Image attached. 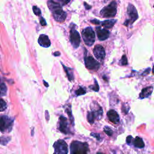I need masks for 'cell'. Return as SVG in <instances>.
<instances>
[{
    "label": "cell",
    "instance_id": "3",
    "mask_svg": "<svg viewBox=\"0 0 154 154\" xmlns=\"http://www.w3.org/2000/svg\"><path fill=\"white\" fill-rule=\"evenodd\" d=\"M82 37L85 44L88 46H91L95 42L96 35L93 28L90 26L85 28L82 31Z\"/></svg>",
    "mask_w": 154,
    "mask_h": 154
},
{
    "label": "cell",
    "instance_id": "13",
    "mask_svg": "<svg viewBox=\"0 0 154 154\" xmlns=\"http://www.w3.org/2000/svg\"><path fill=\"white\" fill-rule=\"evenodd\" d=\"M38 44L44 48H48L51 46V41L48 35L45 34H40L38 39Z\"/></svg>",
    "mask_w": 154,
    "mask_h": 154
},
{
    "label": "cell",
    "instance_id": "4",
    "mask_svg": "<svg viewBox=\"0 0 154 154\" xmlns=\"http://www.w3.org/2000/svg\"><path fill=\"white\" fill-rule=\"evenodd\" d=\"M117 13V3L116 1H112L107 6L103 7L100 12V16L104 18H111L116 16Z\"/></svg>",
    "mask_w": 154,
    "mask_h": 154
},
{
    "label": "cell",
    "instance_id": "36",
    "mask_svg": "<svg viewBox=\"0 0 154 154\" xmlns=\"http://www.w3.org/2000/svg\"><path fill=\"white\" fill-rule=\"evenodd\" d=\"M45 112H46V120H49V112L48 113V111H45Z\"/></svg>",
    "mask_w": 154,
    "mask_h": 154
},
{
    "label": "cell",
    "instance_id": "33",
    "mask_svg": "<svg viewBox=\"0 0 154 154\" xmlns=\"http://www.w3.org/2000/svg\"><path fill=\"white\" fill-rule=\"evenodd\" d=\"M150 68L147 69L142 73V75H147V74L150 72Z\"/></svg>",
    "mask_w": 154,
    "mask_h": 154
},
{
    "label": "cell",
    "instance_id": "18",
    "mask_svg": "<svg viewBox=\"0 0 154 154\" xmlns=\"http://www.w3.org/2000/svg\"><path fill=\"white\" fill-rule=\"evenodd\" d=\"M133 144L135 147L138 148H143L144 147V143L143 139L139 137H137L134 140Z\"/></svg>",
    "mask_w": 154,
    "mask_h": 154
},
{
    "label": "cell",
    "instance_id": "24",
    "mask_svg": "<svg viewBox=\"0 0 154 154\" xmlns=\"http://www.w3.org/2000/svg\"><path fill=\"white\" fill-rule=\"evenodd\" d=\"M75 93L77 96H81L85 94L86 93V91L82 87H79V88L76 91Z\"/></svg>",
    "mask_w": 154,
    "mask_h": 154
},
{
    "label": "cell",
    "instance_id": "12",
    "mask_svg": "<svg viewBox=\"0 0 154 154\" xmlns=\"http://www.w3.org/2000/svg\"><path fill=\"white\" fill-rule=\"evenodd\" d=\"M96 31L97 33V38L100 41H103L107 39L110 34V32L108 29L105 28H101L100 26L96 28Z\"/></svg>",
    "mask_w": 154,
    "mask_h": 154
},
{
    "label": "cell",
    "instance_id": "31",
    "mask_svg": "<svg viewBox=\"0 0 154 154\" xmlns=\"http://www.w3.org/2000/svg\"><path fill=\"white\" fill-rule=\"evenodd\" d=\"M91 136L94 137V138H96L97 140H100V137L99 135V134H94V133H91L90 134Z\"/></svg>",
    "mask_w": 154,
    "mask_h": 154
},
{
    "label": "cell",
    "instance_id": "29",
    "mask_svg": "<svg viewBox=\"0 0 154 154\" xmlns=\"http://www.w3.org/2000/svg\"><path fill=\"white\" fill-rule=\"evenodd\" d=\"M40 23L42 26H46V22L45 19L43 17H40Z\"/></svg>",
    "mask_w": 154,
    "mask_h": 154
},
{
    "label": "cell",
    "instance_id": "20",
    "mask_svg": "<svg viewBox=\"0 0 154 154\" xmlns=\"http://www.w3.org/2000/svg\"><path fill=\"white\" fill-rule=\"evenodd\" d=\"M11 140V138L10 137H5V136H1L0 137V143L2 145L5 146L9 141Z\"/></svg>",
    "mask_w": 154,
    "mask_h": 154
},
{
    "label": "cell",
    "instance_id": "11",
    "mask_svg": "<svg viewBox=\"0 0 154 154\" xmlns=\"http://www.w3.org/2000/svg\"><path fill=\"white\" fill-rule=\"evenodd\" d=\"M93 54L95 57L100 60L103 61L105 57V51L103 47L100 45H97L94 46L93 49Z\"/></svg>",
    "mask_w": 154,
    "mask_h": 154
},
{
    "label": "cell",
    "instance_id": "7",
    "mask_svg": "<svg viewBox=\"0 0 154 154\" xmlns=\"http://www.w3.org/2000/svg\"><path fill=\"white\" fill-rule=\"evenodd\" d=\"M54 148V154H67L68 148L67 143L63 140L56 141L53 144Z\"/></svg>",
    "mask_w": 154,
    "mask_h": 154
},
{
    "label": "cell",
    "instance_id": "14",
    "mask_svg": "<svg viewBox=\"0 0 154 154\" xmlns=\"http://www.w3.org/2000/svg\"><path fill=\"white\" fill-rule=\"evenodd\" d=\"M107 116L108 117V119L114 123H117L120 120L119 114L116 111L113 109H111L108 111Z\"/></svg>",
    "mask_w": 154,
    "mask_h": 154
},
{
    "label": "cell",
    "instance_id": "21",
    "mask_svg": "<svg viewBox=\"0 0 154 154\" xmlns=\"http://www.w3.org/2000/svg\"><path fill=\"white\" fill-rule=\"evenodd\" d=\"M69 107H67L66 109H65V111L66 112H67V114H68L69 116V117L71 121V123H73V116H72V111H71V108H70V106L69 105Z\"/></svg>",
    "mask_w": 154,
    "mask_h": 154
},
{
    "label": "cell",
    "instance_id": "16",
    "mask_svg": "<svg viewBox=\"0 0 154 154\" xmlns=\"http://www.w3.org/2000/svg\"><path fill=\"white\" fill-rule=\"evenodd\" d=\"M116 21L117 20L116 19H108L100 22V24H101V25L103 26L105 29H111L113 27Z\"/></svg>",
    "mask_w": 154,
    "mask_h": 154
},
{
    "label": "cell",
    "instance_id": "1",
    "mask_svg": "<svg viewBox=\"0 0 154 154\" xmlns=\"http://www.w3.org/2000/svg\"><path fill=\"white\" fill-rule=\"evenodd\" d=\"M47 4L55 20L59 23L64 22L66 19L67 14L63 10L61 5L53 0H48Z\"/></svg>",
    "mask_w": 154,
    "mask_h": 154
},
{
    "label": "cell",
    "instance_id": "6",
    "mask_svg": "<svg viewBox=\"0 0 154 154\" xmlns=\"http://www.w3.org/2000/svg\"><path fill=\"white\" fill-rule=\"evenodd\" d=\"M127 14L129 18L124 22L123 25L125 26H128L129 24H132L138 18V14L136 8L132 4H129L128 5Z\"/></svg>",
    "mask_w": 154,
    "mask_h": 154
},
{
    "label": "cell",
    "instance_id": "34",
    "mask_svg": "<svg viewBox=\"0 0 154 154\" xmlns=\"http://www.w3.org/2000/svg\"><path fill=\"white\" fill-rule=\"evenodd\" d=\"M84 7H85V9H87V10H89L91 8V7L90 5H89L88 4H87L86 2H84Z\"/></svg>",
    "mask_w": 154,
    "mask_h": 154
},
{
    "label": "cell",
    "instance_id": "37",
    "mask_svg": "<svg viewBox=\"0 0 154 154\" xmlns=\"http://www.w3.org/2000/svg\"><path fill=\"white\" fill-rule=\"evenodd\" d=\"M43 83L45 84V85L46 87H48V86H49V84H48V83H47L46 82H45L44 80H43Z\"/></svg>",
    "mask_w": 154,
    "mask_h": 154
},
{
    "label": "cell",
    "instance_id": "25",
    "mask_svg": "<svg viewBox=\"0 0 154 154\" xmlns=\"http://www.w3.org/2000/svg\"><path fill=\"white\" fill-rule=\"evenodd\" d=\"M103 131L105 132V133L109 137L112 136V131L111 128H109L108 126H105L103 129Z\"/></svg>",
    "mask_w": 154,
    "mask_h": 154
},
{
    "label": "cell",
    "instance_id": "5",
    "mask_svg": "<svg viewBox=\"0 0 154 154\" xmlns=\"http://www.w3.org/2000/svg\"><path fill=\"white\" fill-rule=\"evenodd\" d=\"M14 119L7 116H0V131L10 132L13 126Z\"/></svg>",
    "mask_w": 154,
    "mask_h": 154
},
{
    "label": "cell",
    "instance_id": "27",
    "mask_svg": "<svg viewBox=\"0 0 154 154\" xmlns=\"http://www.w3.org/2000/svg\"><path fill=\"white\" fill-rule=\"evenodd\" d=\"M120 63L123 66H125V65L128 64V60H127L126 56L125 55H123L122 56V57L121 58V60H120Z\"/></svg>",
    "mask_w": 154,
    "mask_h": 154
},
{
    "label": "cell",
    "instance_id": "26",
    "mask_svg": "<svg viewBox=\"0 0 154 154\" xmlns=\"http://www.w3.org/2000/svg\"><path fill=\"white\" fill-rule=\"evenodd\" d=\"M32 10L34 13L36 15V16H40L41 15V10H40V8L38 7H37V6L34 5L32 7Z\"/></svg>",
    "mask_w": 154,
    "mask_h": 154
},
{
    "label": "cell",
    "instance_id": "23",
    "mask_svg": "<svg viewBox=\"0 0 154 154\" xmlns=\"http://www.w3.org/2000/svg\"><path fill=\"white\" fill-rule=\"evenodd\" d=\"M94 85H90L89 87L90 88H91L92 90L94 91H98L99 90V85H98V83L97 82V81L94 79Z\"/></svg>",
    "mask_w": 154,
    "mask_h": 154
},
{
    "label": "cell",
    "instance_id": "30",
    "mask_svg": "<svg viewBox=\"0 0 154 154\" xmlns=\"http://www.w3.org/2000/svg\"><path fill=\"white\" fill-rule=\"evenodd\" d=\"M132 140H133V138H132V137L131 135L128 136L127 138H126V143H127V144H131Z\"/></svg>",
    "mask_w": 154,
    "mask_h": 154
},
{
    "label": "cell",
    "instance_id": "38",
    "mask_svg": "<svg viewBox=\"0 0 154 154\" xmlns=\"http://www.w3.org/2000/svg\"><path fill=\"white\" fill-rule=\"evenodd\" d=\"M96 154H103V153H96Z\"/></svg>",
    "mask_w": 154,
    "mask_h": 154
},
{
    "label": "cell",
    "instance_id": "22",
    "mask_svg": "<svg viewBox=\"0 0 154 154\" xmlns=\"http://www.w3.org/2000/svg\"><path fill=\"white\" fill-rule=\"evenodd\" d=\"M7 108L6 102L1 98H0V112H2Z\"/></svg>",
    "mask_w": 154,
    "mask_h": 154
},
{
    "label": "cell",
    "instance_id": "2",
    "mask_svg": "<svg viewBox=\"0 0 154 154\" xmlns=\"http://www.w3.org/2000/svg\"><path fill=\"white\" fill-rule=\"evenodd\" d=\"M70 154H88V144L86 142L73 141L70 146Z\"/></svg>",
    "mask_w": 154,
    "mask_h": 154
},
{
    "label": "cell",
    "instance_id": "9",
    "mask_svg": "<svg viewBox=\"0 0 154 154\" xmlns=\"http://www.w3.org/2000/svg\"><path fill=\"white\" fill-rule=\"evenodd\" d=\"M84 63L86 68L89 70H97L100 67V63L91 56L84 57Z\"/></svg>",
    "mask_w": 154,
    "mask_h": 154
},
{
    "label": "cell",
    "instance_id": "28",
    "mask_svg": "<svg viewBox=\"0 0 154 154\" xmlns=\"http://www.w3.org/2000/svg\"><path fill=\"white\" fill-rule=\"evenodd\" d=\"M58 1V2H60L59 4L61 5H65L66 4H67L70 0H57Z\"/></svg>",
    "mask_w": 154,
    "mask_h": 154
},
{
    "label": "cell",
    "instance_id": "35",
    "mask_svg": "<svg viewBox=\"0 0 154 154\" xmlns=\"http://www.w3.org/2000/svg\"><path fill=\"white\" fill-rule=\"evenodd\" d=\"M54 55L55 56V57H57V56H60V52H58V51L55 52L54 53Z\"/></svg>",
    "mask_w": 154,
    "mask_h": 154
},
{
    "label": "cell",
    "instance_id": "19",
    "mask_svg": "<svg viewBox=\"0 0 154 154\" xmlns=\"http://www.w3.org/2000/svg\"><path fill=\"white\" fill-rule=\"evenodd\" d=\"M7 88L5 83L0 78V96H4L6 95Z\"/></svg>",
    "mask_w": 154,
    "mask_h": 154
},
{
    "label": "cell",
    "instance_id": "32",
    "mask_svg": "<svg viewBox=\"0 0 154 154\" xmlns=\"http://www.w3.org/2000/svg\"><path fill=\"white\" fill-rule=\"evenodd\" d=\"M91 22L95 24V25H99L100 23V21H99V20L97 19H94V20H91Z\"/></svg>",
    "mask_w": 154,
    "mask_h": 154
},
{
    "label": "cell",
    "instance_id": "10",
    "mask_svg": "<svg viewBox=\"0 0 154 154\" xmlns=\"http://www.w3.org/2000/svg\"><path fill=\"white\" fill-rule=\"evenodd\" d=\"M58 129L61 132L64 134H67L70 132L67 119L63 116H61L59 118V124H58Z\"/></svg>",
    "mask_w": 154,
    "mask_h": 154
},
{
    "label": "cell",
    "instance_id": "15",
    "mask_svg": "<svg viewBox=\"0 0 154 154\" xmlns=\"http://www.w3.org/2000/svg\"><path fill=\"white\" fill-rule=\"evenodd\" d=\"M152 91H153V87H145L141 90V92L140 93V94L139 95V98L142 99L148 97L149 96L151 95Z\"/></svg>",
    "mask_w": 154,
    "mask_h": 154
},
{
    "label": "cell",
    "instance_id": "8",
    "mask_svg": "<svg viewBox=\"0 0 154 154\" xmlns=\"http://www.w3.org/2000/svg\"><path fill=\"white\" fill-rule=\"evenodd\" d=\"M70 41L74 49L78 48L81 43L79 34L73 27L71 28L70 30Z\"/></svg>",
    "mask_w": 154,
    "mask_h": 154
},
{
    "label": "cell",
    "instance_id": "17",
    "mask_svg": "<svg viewBox=\"0 0 154 154\" xmlns=\"http://www.w3.org/2000/svg\"><path fill=\"white\" fill-rule=\"evenodd\" d=\"M61 64H62V66L64 68V71H65V72H66V73L67 75V76L69 80L70 81H73L74 79V76H73V69L65 66L62 63H61Z\"/></svg>",
    "mask_w": 154,
    "mask_h": 154
}]
</instances>
